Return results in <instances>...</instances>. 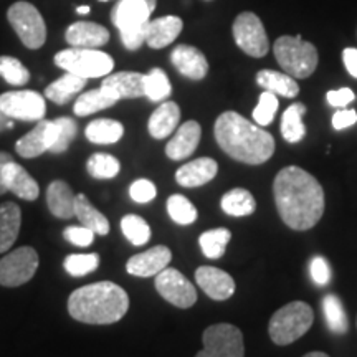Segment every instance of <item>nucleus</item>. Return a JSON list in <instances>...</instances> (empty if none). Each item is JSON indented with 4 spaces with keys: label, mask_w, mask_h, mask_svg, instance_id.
Instances as JSON below:
<instances>
[{
    "label": "nucleus",
    "mask_w": 357,
    "mask_h": 357,
    "mask_svg": "<svg viewBox=\"0 0 357 357\" xmlns=\"http://www.w3.org/2000/svg\"><path fill=\"white\" fill-rule=\"evenodd\" d=\"M273 195L278 213L289 229L310 230L324 213V190L310 172L288 166L276 174Z\"/></svg>",
    "instance_id": "obj_1"
},
{
    "label": "nucleus",
    "mask_w": 357,
    "mask_h": 357,
    "mask_svg": "<svg viewBox=\"0 0 357 357\" xmlns=\"http://www.w3.org/2000/svg\"><path fill=\"white\" fill-rule=\"evenodd\" d=\"M213 134L223 153L238 162L258 166L275 154V137L235 111L218 116Z\"/></svg>",
    "instance_id": "obj_2"
},
{
    "label": "nucleus",
    "mask_w": 357,
    "mask_h": 357,
    "mask_svg": "<svg viewBox=\"0 0 357 357\" xmlns=\"http://www.w3.org/2000/svg\"><path fill=\"white\" fill-rule=\"evenodd\" d=\"M129 310V296L113 281H98L75 289L68 298V312L84 324H114Z\"/></svg>",
    "instance_id": "obj_3"
},
{
    "label": "nucleus",
    "mask_w": 357,
    "mask_h": 357,
    "mask_svg": "<svg viewBox=\"0 0 357 357\" xmlns=\"http://www.w3.org/2000/svg\"><path fill=\"white\" fill-rule=\"evenodd\" d=\"M158 0H118L111 10V22L121 35L128 50H139L146 43V26Z\"/></svg>",
    "instance_id": "obj_4"
},
{
    "label": "nucleus",
    "mask_w": 357,
    "mask_h": 357,
    "mask_svg": "<svg viewBox=\"0 0 357 357\" xmlns=\"http://www.w3.org/2000/svg\"><path fill=\"white\" fill-rule=\"evenodd\" d=\"M273 52L278 65L293 78H307L318 68V48L310 42H305L300 35L280 37L273 45Z\"/></svg>",
    "instance_id": "obj_5"
},
{
    "label": "nucleus",
    "mask_w": 357,
    "mask_h": 357,
    "mask_svg": "<svg viewBox=\"0 0 357 357\" xmlns=\"http://www.w3.org/2000/svg\"><path fill=\"white\" fill-rule=\"evenodd\" d=\"M314 321V312L307 303L293 301L280 307L268 324L271 341L278 346H288L305 336Z\"/></svg>",
    "instance_id": "obj_6"
},
{
    "label": "nucleus",
    "mask_w": 357,
    "mask_h": 357,
    "mask_svg": "<svg viewBox=\"0 0 357 357\" xmlns=\"http://www.w3.org/2000/svg\"><path fill=\"white\" fill-rule=\"evenodd\" d=\"M55 65L84 79L105 78L113 71L114 60L108 53L100 52L98 48H77L61 50L55 55Z\"/></svg>",
    "instance_id": "obj_7"
},
{
    "label": "nucleus",
    "mask_w": 357,
    "mask_h": 357,
    "mask_svg": "<svg viewBox=\"0 0 357 357\" xmlns=\"http://www.w3.org/2000/svg\"><path fill=\"white\" fill-rule=\"evenodd\" d=\"M12 29L30 50H38L47 40V25L38 8L29 2H15L7 12Z\"/></svg>",
    "instance_id": "obj_8"
},
{
    "label": "nucleus",
    "mask_w": 357,
    "mask_h": 357,
    "mask_svg": "<svg viewBox=\"0 0 357 357\" xmlns=\"http://www.w3.org/2000/svg\"><path fill=\"white\" fill-rule=\"evenodd\" d=\"M204 349L195 357H243V334L229 323L213 324L204 331Z\"/></svg>",
    "instance_id": "obj_9"
},
{
    "label": "nucleus",
    "mask_w": 357,
    "mask_h": 357,
    "mask_svg": "<svg viewBox=\"0 0 357 357\" xmlns=\"http://www.w3.org/2000/svg\"><path fill=\"white\" fill-rule=\"evenodd\" d=\"M231 32H234L236 47L248 56L261 58L270 52V40H268L265 25L257 13H238L231 26Z\"/></svg>",
    "instance_id": "obj_10"
},
{
    "label": "nucleus",
    "mask_w": 357,
    "mask_h": 357,
    "mask_svg": "<svg viewBox=\"0 0 357 357\" xmlns=\"http://www.w3.org/2000/svg\"><path fill=\"white\" fill-rule=\"evenodd\" d=\"M38 253L32 247L13 250L0 260V284L17 288L29 283L38 270Z\"/></svg>",
    "instance_id": "obj_11"
},
{
    "label": "nucleus",
    "mask_w": 357,
    "mask_h": 357,
    "mask_svg": "<svg viewBox=\"0 0 357 357\" xmlns=\"http://www.w3.org/2000/svg\"><path fill=\"white\" fill-rule=\"evenodd\" d=\"M0 109L10 119L20 121H42L47 113L45 98L32 89L8 91L0 96Z\"/></svg>",
    "instance_id": "obj_12"
},
{
    "label": "nucleus",
    "mask_w": 357,
    "mask_h": 357,
    "mask_svg": "<svg viewBox=\"0 0 357 357\" xmlns=\"http://www.w3.org/2000/svg\"><path fill=\"white\" fill-rule=\"evenodd\" d=\"M155 289L167 303L182 310L194 306L197 301L195 287L176 268L167 266L155 275Z\"/></svg>",
    "instance_id": "obj_13"
},
{
    "label": "nucleus",
    "mask_w": 357,
    "mask_h": 357,
    "mask_svg": "<svg viewBox=\"0 0 357 357\" xmlns=\"http://www.w3.org/2000/svg\"><path fill=\"white\" fill-rule=\"evenodd\" d=\"M199 288L215 301H225L234 296L235 281L227 271L215 266H200L195 271Z\"/></svg>",
    "instance_id": "obj_14"
},
{
    "label": "nucleus",
    "mask_w": 357,
    "mask_h": 357,
    "mask_svg": "<svg viewBox=\"0 0 357 357\" xmlns=\"http://www.w3.org/2000/svg\"><path fill=\"white\" fill-rule=\"evenodd\" d=\"M53 142H55V121L42 119L32 131L17 141L15 151L22 158L33 159L50 151Z\"/></svg>",
    "instance_id": "obj_15"
},
{
    "label": "nucleus",
    "mask_w": 357,
    "mask_h": 357,
    "mask_svg": "<svg viewBox=\"0 0 357 357\" xmlns=\"http://www.w3.org/2000/svg\"><path fill=\"white\" fill-rule=\"evenodd\" d=\"M172 260V252L164 245L149 248L144 253H137L131 257L126 263L129 275L139 276V278H149V276L159 275L164 268L169 266Z\"/></svg>",
    "instance_id": "obj_16"
},
{
    "label": "nucleus",
    "mask_w": 357,
    "mask_h": 357,
    "mask_svg": "<svg viewBox=\"0 0 357 357\" xmlns=\"http://www.w3.org/2000/svg\"><path fill=\"white\" fill-rule=\"evenodd\" d=\"M171 61L178 73L194 82L204 79L208 73L207 58L199 48L190 47V45H177L171 53Z\"/></svg>",
    "instance_id": "obj_17"
},
{
    "label": "nucleus",
    "mask_w": 357,
    "mask_h": 357,
    "mask_svg": "<svg viewBox=\"0 0 357 357\" xmlns=\"http://www.w3.org/2000/svg\"><path fill=\"white\" fill-rule=\"evenodd\" d=\"M200 137H202V128L197 121H185L178 126L172 139L166 146V155L172 160H184L194 154L197 149Z\"/></svg>",
    "instance_id": "obj_18"
},
{
    "label": "nucleus",
    "mask_w": 357,
    "mask_h": 357,
    "mask_svg": "<svg viewBox=\"0 0 357 357\" xmlns=\"http://www.w3.org/2000/svg\"><path fill=\"white\" fill-rule=\"evenodd\" d=\"M182 29H184V22L181 17L176 15H166L155 20H149L146 26L147 47L154 48V50L169 47L181 35Z\"/></svg>",
    "instance_id": "obj_19"
},
{
    "label": "nucleus",
    "mask_w": 357,
    "mask_h": 357,
    "mask_svg": "<svg viewBox=\"0 0 357 357\" xmlns=\"http://www.w3.org/2000/svg\"><path fill=\"white\" fill-rule=\"evenodd\" d=\"M218 172V164L211 158H199L177 169L176 181L178 185L194 189L213 181Z\"/></svg>",
    "instance_id": "obj_20"
},
{
    "label": "nucleus",
    "mask_w": 357,
    "mask_h": 357,
    "mask_svg": "<svg viewBox=\"0 0 357 357\" xmlns=\"http://www.w3.org/2000/svg\"><path fill=\"white\" fill-rule=\"evenodd\" d=\"M3 184H6L7 192H12L19 199L29 200V202L38 199V182L15 160H10L3 166Z\"/></svg>",
    "instance_id": "obj_21"
},
{
    "label": "nucleus",
    "mask_w": 357,
    "mask_h": 357,
    "mask_svg": "<svg viewBox=\"0 0 357 357\" xmlns=\"http://www.w3.org/2000/svg\"><path fill=\"white\" fill-rule=\"evenodd\" d=\"M66 42L77 48H100L109 42V32L106 26L95 22H77L66 30Z\"/></svg>",
    "instance_id": "obj_22"
},
{
    "label": "nucleus",
    "mask_w": 357,
    "mask_h": 357,
    "mask_svg": "<svg viewBox=\"0 0 357 357\" xmlns=\"http://www.w3.org/2000/svg\"><path fill=\"white\" fill-rule=\"evenodd\" d=\"M101 86L111 89L119 100H134L146 96L144 93V75L137 71H119L108 75L102 79Z\"/></svg>",
    "instance_id": "obj_23"
},
{
    "label": "nucleus",
    "mask_w": 357,
    "mask_h": 357,
    "mask_svg": "<svg viewBox=\"0 0 357 357\" xmlns=\"http://www.w3.org/2000/svg\"><path fill=\"white\" fill-rule=\"evenodd\" d=\"M181 121V108L177 102L166 101L151 114L147 123V131L154 139H166L167 136L176 131Z\"/></svg>",
    "instance_id": "obj_24"
},
{
    "label": "nucleus",
    "mask_w": 357,
    "mask_h": 357,
    "mask_svg": "<svg viewBox=\"0 0 357 357\" xmlns=\"http://www.w3.org/2000/svg\"><path fill=\"white\" fill-rule=\"evenodd\" d=\"M75 197L71 187L63 181H53L47 189V204L50 212L56 218H68L75 217Z\"/></svg>",
    "instance_id": "obj_25"
},
{
    "label": "nucleus",
    "mask_w": 357,
    "mask_h": 357,
    "mask_svg": "<svg viewBox=\"0 0 357 357\" xmlns=\"http://www.w3.org/2000/svg\"><path fill=\"white\" fill-rule=\"evenodd\" d=\"M257 84L261 86L265 91L273 93L276 96L283 98H296L300 93V84L296 79L289 77L288 73H280L273 70H260L257 73Z\"/></svg>",
    "instance_id": "obj_26"
},
{
    "label": "nucleus",
    "mask_w": 357,
    "mask_h": 357,
    "mask_svg": "<svg viewBox=\"0 0 357 357\" xmlns=\"http://www.w3.org/2000/svg\"><path fill=\"white\" fill-rule=\"evenodd\" d=\"M22 225V211L17 204L0 205V253H6L15 243Z\"/></svg>",
    "instance_id": "obj_27"
},
{
    "label": "nucleus",
    "mask_w": 357,
    "mask_h": 357,
    "mask_svg": "<svg viewBox=\"0 0 357 357\" xmlns=\"http://www.w3.org/2000/svg\"><path fill=\"white\" fill-rule=\"evenodd\" d=\"M119 101V98L114 95L113 91L105 86H100L98 89H91V91L83 93L78 96L77 102H75V114L77 116H89L98 111L108 109L114 106Z\"/></svg>",
    "instance_id": "obj_28"
},
{
    "label": "nucleus",
    "mask_w": 357,
    "mask_h": 357,
    "mask_svg": "<svg viewBox=\"0 0 357 357\" xmlns=\"http://www.w3.org/2000/svg\"><path fill=\"white\" fill-rule=\"evenodd\" d=\"M75 217L79 223L86 229L93 230L96 235H108L109 234V222L102 213L95 208L84 194H78L75 197Z\"/></svg>",
    "instance_id": "obj_29"
},
{
    "label": "nucleus",
    "mask_w": 357,
    "mask_h": 357,
    "mask_svg": "<svg viewBox=\"0 0 357 357\" xmlns=\"http://www.w3.org/2000/svg\"><path fill=\"white\" fill-rule=\"evenodd\" d=\"M86 82L88 79L77 77L73 73H65L56 82L48 84L47 89H45V98H48L55 105H66V102H70L82 91Z\"/></svg>",
    "instance_id": "obj_30"
},
{
    "label": "nucleus",
    "mask_w": 357,
    "mask_h": 357,
    "mask_svg": "<svg viewBox=\"0 0 357 357\" xmlns=\"http://www.w3.org/2000/svg\"><path fill=\"white\" fill-rule=\"evenodd\" d=\"M306 114V106L303 102H293L281 116V136L284 141L296 144L305 139L306 126L303 123V116Z\"/></svg>",
    "instance_id": "obj_31"
},
{
    "label": "nucleus",
    "mask_w": 357,
    "mask_h": 357,
    "mask_svg": "<svg viewBox=\"0 0 357 357\" xmlns=\"http://www.w3.org/2000/svg\"><path fill=\"white\" fill-rule=\"evenodd\" d=\"M220 205L222 211L231 217L252 215L257 208L255 197L252 195V192L242 189V187H235V189L227 192L222 197Z\"/></svg>",
    "instance_id": "obj_32"
},
{
    "label": "nucleus",
    "mask_w": 357,
    "mask_h": 357,
    "mask_svg": "<svg viewBox=\"0 0 357 357\" xmlns=\"http://www.w3.org/2000/svg\"><path fill=\"white\" fill-rule=\"evenodd\" d=\"M84 134L93 144H114L123 137L124 128L114 119H95L88 124Z\"/></svg>",
    "instance_id": "obj_33"
},
{
    "label": "nucleus",
    "mask_w": 357,
    "mask_h": 357,
    "mask_svg": "<svg viewBox=\"0 0 357 357\" xmlns=\"http://www.w3.org/2000/svg\"><path fill=\"white\" fill-rule=\"evenodd\" d=\"M323 311L328 328L331 329L334 334H344L349 328L347 323V314L344 311V306L336 294H326L323 298Z\"/></svg>",
    "instance_id": "obj_34"
},
{
    "label": "nucleus",
    "mask_w": 357,
    "mask_h": 357,
    "mask_svg": "<svg viewBox=\"0 0 357 357\" xmlns=\"http://www.w3.org/2000/svg\"><path fill=\"white\" fill-rule=\"evenodd\" d=\"M230 238L231 234L229 229H213L204 231V234L199 236V245L205 257L217 260V258H220L223 253H225Z\"/></svg>",
    "instance_id": "obj_35"
},
{
    "label": "nucleus",
    "mask_w": 357,
    "mask_h": 357,
    "mask_svg": "<svg viewBox=\"0 0 357 357\" xmlns=\"http://www.w3.org/2000/svg\"><path fill=\"white\" fill-rule=\"evenodd\" d=\"M144 93L154 102L164 101L167 96H171L172 86L166 71L160 68H153L149 73L144 75Z\"/></svg>",
    "instance_id": "obj_36"
},
{
    "label": "nucleus",
    "mask_w": 357,
    "mask_h": 357,
    "mask_svg": "<svg viewBox=\"0 0 357 357\" xmlns=\"http://www.w3.org/2000/svg\"><path fill=\"white\" fill-rule=\"evenodd\" d=\"M121 230L134 247H141V245L149 242L151 238L149 223L142 217L134 215V213H129V215H124L121 218Z\"/></svg>",
    "instance_id": "obj_37"
},
{
    "label": "nucleus",
    "mask_w": 357,
    "mask_h": 357,
    "mask_svg": "<svg viewBox=\"0 0 357 357\" xmlns=\"http://www.w3.org/2000/svg\"><path fill=\"white\" fill-rule=\"evenodd\" d=\"M167 212L177 225H190L197 220V208L189 199L181 194H174L167 199Z\"/></svg>",
    "instance_id": "obj_38"
},
{
    "label": "nucleus",
    "mask_w": 357,
    "mask_h": 357,
    "mask_svg": "<svg viewBox=\"0 0 357 357\" xmlns=\"http://www.w3.org/2000/svg\"><path fill=\"white\" fill-rule=\"evenodd\" d=\"M86 169L95 178H113L121 171V164L114 155L96 153L88 159Z\"/></svg>",
    "instance_id": "obj_39"
},
{
    "label": "nucleus",
    "mask_w": 357,
    "mask_h": 357,
    "mask_svg": "<svg viewBox=\"0 0 357 357\" xmlns=\"http://www.w3.org/2000/svg\"><path fill=\"white\" fill-rule=\"evenodd\" d=\"M66 273L71 276H86L100 266V255L98 253H71L65 258L63 263Z\"/></svg>",
    "instance_id": "obj_40"
},
{
    "label": "nucleus",
    "mask_w": 357,
    "mask_h": 357,
    "mask_svg": "<svg viewBox=\"0 0 357 357\" xmlns=\"http://www.w3.org/2000/svg\"><path fill=\"white\" fill-rule=\"evenodd\" d=\"M0 77L13 86H24L29 83L30 73L17 58L0 56Z\"/></svg>",
    "instance_id": "obj_41"
},
{
    "label": "nucleus",
    "mask_w": 357,
    "mask_h": 357,
    "mask_svg": "<svg viewBox=\"0 0 357 357\" xmlns=\"http://www.w3.org/2000/svg\"><path fill=\"white\" fill-rule=\"evenodd\" d=\"M78 126L71 118L55 119V142H53L50 153L61 154L68 149L71 141L77 137Z\"/></svg>",
    "instance_id": "obj_42"
},
{
    "label": "nucleus",
    "mask_w": 357,
    "mask_h": 357,
    "mask_svg": "<svg viewBox=\"0 0 357 357\" xmlns=\"http://www.w3.org/2000/svg\"><path fill=\"white\" fill-rule=\"evenodd\" d=\"M278 108H280L278 96L263 89L260 100H258V105L255 106V109H253V119H255L258 126L265 128L268 124L273 123L275 114L276 111H278Z\"/></svg>",
    "instance_id": "obj_43"
},
{
    "label": "nucleus",
    "mask_w": 357,
    "mask_h": 357,
    "mask_svg": "<svg viewBox=\"0 0 357 357\" xmlns=\"http://www.w3.org/2000/svg\"><path fill=\"white\" fill-rule=\"evenodd\" d=\"M155 194H158L155 185L151 181H147V178H137L129 187V195L137 204L151 202V200L155 199Z\"/></svg>",
    "instance_id": "obj_44"
},
{
    "label": "nucleus",
    "mask_w": 357,
    "mask_h": 357,
    "mask_svg": "<svg viewBox=\"0 0 357 357\" xmlns=\"http://www.w3.org/2000/svg\"><path fill=\"white\" fill-rule=\"evenodd\" d=\"M310 275L318 287H326L331 280V266L326 258L316 255L310 261Z\"/></svg>",
    "instance_id": "obj_45"
},
{
    "label": "nucleus",
    "mask_w": 357,
    "mask_h": 357,
    "mask_svg": "<svg viewBox=\"0 0 357 357\" xmlns=\"http://www.w3.org/2000/svg\"><path fill=\"white\" fill-rule=\"evenodd\" d=\"M95 231L86 229L83 225H73L68 227L63 231V236L68 240L70 243L77 245V247H89L93 242H95Z\"/></svg>",
    "instance_id": "obj_46"
},
{
    "label": "nucleus",
    "mask_w": 357,
    "mask_h": 357,
    "mask_svg": "<svg viewBox=\"0 0 357 357\" xmlns=\"http://www.w3.org/2000/svg\"><path fill=\"white\" fill-rule=\"evenodd\" d=\"M328 102L334 108H344V106L349 105V102L354 101V91L351 88H341V89H334V91H328Z\"/></svg>",
    "instance_id": "obj_47"
},
{
    "label": "nucleus",
    "mask_w": 357,
    "mask_h": 357,
    "mask_svg": "<svg viewBox=\"0 0 357 357\" xmlns=\"http://www.w3.org/2000/svg\"><path fill=\"white\" fill-rule=\"evenodd\" d=\"M357 123V113L354 109H339L333 116V128L336 131L351 128L352 124Z\"/></svg>",
    "instance_id": "obj_48"
},
{
    "label": "nucleus",
    "mask_w": 357,
    "mask_h": 357,
    "mask_svg": "<svg viewBox=\"0 0 357 357\" xmlns=\"http://www.w3.org/2000/svg\"><path fill=\"white\" fill-rule=\"evenodd\" d=\"M342 61H344L351 77L357 78V48H346L342 52Z\"/></svg>",
    "instance_id": "obj_49"
},
{
    "label": "nucleus",
    "mask_w": 357,
    "mask_h": 357,
    "mask_svg": "<svg viewBox=\"0 0 357 357\" xmlns=\"http://www.w3.org/2000/svg\"><path fill=\"white\" fill-rule=\"evenodd\" d=\"M10 160H13L10 154L0 153V195L6 194V192H7L6 184H3V166L10 162Z\"/></svg>",
    "instance_id": "obj_50"
},
{
    "label": "nucleus",
    "mask_w": 357,
    "mask_h": 357,
    "mask_svg": "<svg viewBox=\"0 0 357 357\" xmlns=\"http://www.w3.org/2000/svg\"><path fill=\"white\" fill-rule=\"evenodd\" d=\"M13 128V121L8 116H6L2 113V109H0V131H3V129H12Z\"/></svg>",
    "instance_id": "obj_51"
},
{
    "label": "nucleus",
    "mask_w": 357,
    "mask_h": 357,
    "mask_svg": "<svg viewBox=\"0 0 357 357\" xmlns=\"http://www.w3.org/2000/svg\"><path fill=\"white\" fill-rule=\"evenodd\" d=\"M91 12V7L89 6H82V7H77V13L79 15H86V13Z\"/></svg>",
    "instance_id": "obj_52"
},
{
    "label": "nucleus",
    "mask_w": 357,
    "mask_h": 357,
    "mask_svg": "<svg viewBox=\"0 0 357 357\" xmlns=\"http://www.w3.org/2000/svg\"><path fill=\"white\" fill-rule=\"evenodd\" d=\"M303 357H329V356L324 354V352L314 351V352H310V354H306V356H303Z\"/></svg>",
    "instance_id": "obj_53"
},
{
    "label": "nucleus",
    "mask_w": 357,
    "mask_h": 357,
    "mask_svg": "<svg viewBox=\"0 0 357 357\" xmlns=\"http://www.w3.org/2000/svg\"><path fill=\"white\" fill-rule=\"evenodd\" d=\"M100 2H106V0H100Z\"/></svg>",
    "instance_id": "obj_54"
},
{
    "label": "nucleus",
    "mask_w": 357,
    "mask_h": 357,
    "mask_svg": "<svg viewBox=\"0 0 357 357\" xmlns=\"http://www.w3.org/2000/svg\"><path fill=\"white\" fill-rule=\"evenodd\" d=\"M205 2H211V0H205Z\"/></svg>",
    "instance_id": "obj_55"
}]
</instances>
